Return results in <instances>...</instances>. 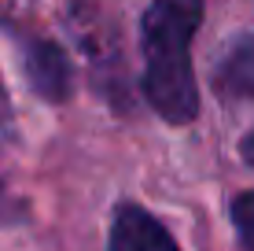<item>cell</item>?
Returning a JSON list of instances; mask_svg holds the SVG:
<instances>
[{"mask_svg":"<svg viewBox=\"0 0 254 251\" xmlns=\"http://www.w3.org/2000/svg\"><path fill=\"white\" fill-rule=\"evenodd\" d=\"M203 22V0H151L140 22L144 92L166 122H191L199 89L191 74V37Z\"/></svg>","mask_w":254,"mask_h":251,"instance_id":"obj_1","label":"cell"},{"mask_svg":"<svg viewBox=\"0 0 254 251\" xmlns=\"http://www.w3.org/2000/svg\"><path fill=\"white\" fill-rule=\"evenodd\" d=\"M111 251H181L151 211L122 203L111 222Z\"/></svg>","mask_w":254,"mask_h":251,"instance_id":"obj_2","label":"cell"},{"mask_svg":"<svg viewBox=\"0 0 254 251\" xmlns=\"http://www.w3.org/2000/svg\"><path fill=\"white\" fill-rule=\"evenodd\" d=\"M26 67H30V82L41 96L48 100H66L70 92V63L66 56L56 45H33L30 56H26Z\"/></svg>","mask_w":254,"mask_h":251,"instance_id":"obj_3","label":"cell"},{"mask_svg":"<svg viewBox=\"0 0 254 251\" xmlns=\"http://www.w3.org/2000/svg\"><path fill=\"white\" fill-rule=\"evenodd\" d=\"M217 89L225 96H254V37H240L217 63Z\"/></svg>","mask_w":254,"mask_h":251,"instance_id":"obj_4","label":"cell"},{"mask_svg":"<svg viewBox=\"0 0 254 251\" xmlns=\"http://www.w3.org/2000/svg\"><path fill=\"white\" fill-rule=\"evenodd\" d=\"M232 222H236V233H240V244L254 251V192H243L232 200Z\"/></svg>","mask_w":254,"mask_h":251,"instance_id":"obj_5","label":"cell"},{"mask_svg":"<svg viewBox=\"0 0 254 251\" xmlns=\"http://www.w3.org/2000/svg\"><path fill=\"white\" fill-rule=\"evenodd\" d=\"M0 100H4V92H0Z\"/></svg>","mask_w":254,"mask_h":251,"instance_id":"obj_6","label":"cell"}]
</instances>
